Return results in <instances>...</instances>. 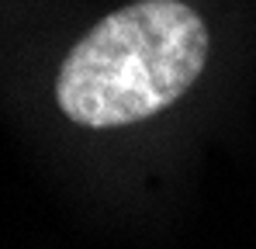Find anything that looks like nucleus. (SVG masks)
I'll return each mask as SVG.
<instances>
[{
	"label": "nucleus",
	"mask_w": 256,
	"mask_h": 249,
	"mask_svg": "<svg viewBox=\"0 0 256 249\" xmlns=\"http://www.w3.org/2000/svg\"><path fill=\"white\" fill-rule=\"evenodd\" d=\"M208 59L204 21L180 0H135L76 42L56 80V100L84 128H118L170 108Z\"/></svg>",
	"instance_id": "f257e3e1"
}]
</instances>
